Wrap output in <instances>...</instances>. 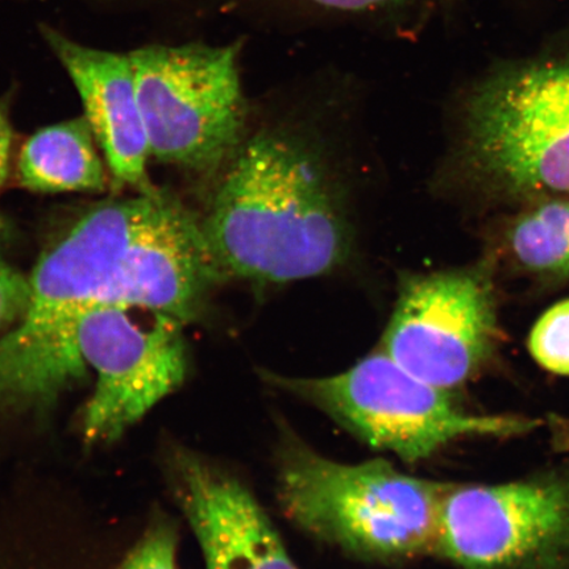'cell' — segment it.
Masks as SVG:
<instances>
[{
    "mask_svg": "<svg viewBox=\"0 0 569 569\" xmlns=\"http://www.w3.org/2000/svg\"><path fill=\"white\" fill-rule=\"evenodd\" d=\"M492 260L405 277L381 351L431 386L473 379L500 345Z\"/></svg>",
    "mask_w": 569,
    "mask_h": 569,
    "instance_id": "obj_7",
    "label": "cell"
},
{
    "mask_svg": "<svg viewBox=\"0 0 569 569\" xmlns=\"http://www.w3.org/2000/svg\"><path fill=\"white\" fill-rule=\"evenodd\" d=\"M166 18L201 20L237 16L297 23H347L395 28L422 27L450 0H148Z\"/></svg>",
    "mask_w": 569,
    "mask_h": 569,
    "instance_id": "obj_12",
    "label": "cell"
},
{
    "mask_svg": "<svg viewBox=\"0 0 569 569\" xmlns=\"http://www.w3.org/2000/svg\"><path fill=\"white\" fill-rule=\"evenodd\" d=\"M489 259L531 280H569V201L547 199L505 218Z\"/></svg>",
    "mask_w": 569,
    "mask_h": 569,
    "instance_id": "obj_14",
    "label": "cell"
},
{
    "mask_svg": "<svg viewBox=\"0 0 569 569\" xmlns=\"http://www.w3.org/2000/svg\"><path fill=\"white\" fill-rule=\"evenodd\" d=\"M99 151L83 116L41 128L21 148L20 184L40 193L102 191L107 173Z\"/></svg>",
    "mask_w": 569,
    "mask_h": 569,
    "instance_id": "obj_13",
    "label": "cell"
},
{
    "mask_svg": "<svg viewBox=\"0 0 569 569\" xmlns=\"http://www.w3.org/2000/svg\"><path fill=\"white\" fill-rule=\"evenodd\" d=\"M177 533L172 526L158 523L146 533L120 569H176Z\"/></svg>",
    "mask_w": 569,
    "mask_h": 569,
    "instance_id": "obj_16",
    "label": "cell"
},
{
    "mask_svg": "<svg viewBox=\"0 0 569 569\" xmlns=\"http://www.w3.org/2000/svg\"><path fill=\"white\" fill-rule=\"evenodd\" d=\"M38 31L81 99L113 183L152 189L147 173L151 153L128 53L84 44L48 23Z\"/></svg>",
    "mask_w": 569,
    "mask_h": 569,
    "instance_id": "obj_10",
    "label": "cell"
},
{
    "mask_svg": "<svg viewBox=\"0 0 569 569\" xmlns=\"http://www.w3.org/2000/svg\"><path fill=\"white\" fill-rule=\"evenodd\" d=\"M267 380L326 412L368 445L407 461L432 457L467 437H513L537 427L533 419L479 416L461 409L448 393L418 379L386 352L322 379Z\"/></svg>",
    "mask_w": 569,
    "mask_h": 569,
    "instance_id": "obj_6",
    "label": "cell"
},
{
    "mask_svg": "<svg viewBox=\"0 0 569 569\" xmlns=\"http://www.w3.org/2000/svg\"><path fill=\"white\" fill-rule=\"evenodd\" d=\"M448 487L398 471L381 459L333 461L296 439H284L277 458V493L291 521L369 560L437 551Z\"/></svg>",
    "mask_w": 569,
    "mask_h": 569,
    "instance_id": "obj_4",
    "label": "cell"
},
{
    "mask_svg": "<svg viewBox=\"0 0 569 569\" xmlns=\"http://www.w3.org/2000/svg\"><path fill=\"white\" fill-rule=\"evenodd\" d=\"M174 493L201 546L206 569H298L260 503L239 480L178 453Z\"/></svg>",
    "mask_w": 569,
    "mask_h": 569,
    "instance_id": "obj_11",
    "label": "cell"
},
{
    "mask_svg": "<svg viewBox=\"0 0 569 569\" xmlns=\"http://www.w3.org/2000/svg\"><path fill=\"white\" fill-rule=\"evenodd\" d=\"M529 351L546 371L569 376V300L553 305L532 327Z\"/></svg>",
    "mask_w": 569,
    "mask_h": 569,
    "instance_id": "obj_15",
    "label": "cell"
},
{
    "mask_svg": "<svg viewBox=\"0 0 569 569\" xmlns=\"http://www.w3.org/2000/svg\"><path fill=\"white\" fill-rule=\"evenodd\" d=\"M550 425L555 448L558 451H569V418L552 416Z\"/></svg>",
    "mask_w": 569,
    "mask_h": 569,
    "instance_id": "obj_19",
    "label": "cell"
},
{
    "mask_svg": "<svg viewBox=\"0 0 569 569\" xmlns=\"http://www.w3.org/2000/svg\"><path fill=\"white\" fill-rule=\"evenodd\" d=\"M202 220L156 188L96 206L41 254L23 316L0 338V397L54 401L90 375L78 320L101 306L201 317L223 279Z\"/></svg>",
    "mask_w": 569,
    "mask_h": 569,
    "instance_id": "obj_1",
    "label": "cell"
},
{
    "mask_svg": "<svg viewBox=\"0 0 569 569\" xmlns=\"http://www.w3.org/2000/svg\"><path fill=\"white\" fill-rule=\"evenodd\" d=\"M244 40L151 42L127 52L149 153L196 174L224 169L247 137Z\"/></svg>",
    "mask_w": 569,
    "mask_h": 569,
    "instance_id": "obj_5",
    "label": "cell"
},
{
    "mask_svg": "<svg viewBox=\"0 0 569 569\" xmlns=\"http://www.w3.org/2000/svg\"><path fill=\"white\" fill-rule=\"evenodd\" d=\"M30 300V282L0 253V331L18 322Z\"/></svg>",
    "mask_w": 569,
    "mask_h": 569,
    "instance_id": "obj_17",
    "label": "cell"
},
{
    "mask_svg": "<svg viewBox=\"0 0 569 569\" xmlns=\"http://www.w3.org/2000/svg\"><path fill=\"white\" fill-rule=\"evenodd\" d=\"M437 552L465 569H569V478L450 486Z\"/></svg>",
    "mask_w": 569,
    "mask_h": 569,
    "instance_id": "obj_9",
    "label": "cell"
},
{
    "mask_svg": "<svg viewBox=\"0 0 569 569\" xmlns=\"http://www.w3.org/2000/svg\"><path fill=\"white\" fill-rule=\"evenodd\" d=\"M12 141L13 131L9 110L3 102H0V188L9 180Z\"/></svg>",
    "mask_w": 569,
    "mask_h": 569,
    "instance_id": "obj_18",
    "label": "cell"
},
{
    "mask_svg": "<svg viewBox=\"0 0 569 569\" xmlns=\"http://www.w3.org/2000/svg\"><path fill=\"white\" fill-rule=\"evenodd\" d=\"M223 276L287 283L333 272L350 258L353 227L336 174L295 127L247 133L202 219Z\"/></svg>",
    "mask_w": 569,
    "mask_h": 569,
    "instance_id": "obj_2",
    "label": "cell"
},
{
    "mask_svg": "<svg viewBox=\"0 0 569 569\" xmlns=\"http://www.w3.org/2000/svg\"><path fill=\"white\" fill-rule=\"evenodd\" d=\"M182 326L126 306H101L78 320V351L96 375V390L82 418L89 443L118 439L181 386L188 373Z\"/></svg>",
    "mask_w": 569,
    "mask_h": 569,
    "instance_id": "obj_8",
    "label": "cell"
},
{
    "mask_svg": "<svg viewBox=\"0 0 569 569\" xmlns=\"http://www.w3.org/2000/svg\"><path fill=\"white\" fill-rule=\"evenodd\" d=\"M460 178L511 211L569 196V56L508 63L460 107Z\"/></svg>",
    "mask_w": 569,
    "mask_h": 569,
    "instance_id": "obj_3",
    "label": "cell"
}]
</instances>
